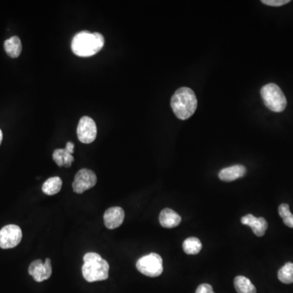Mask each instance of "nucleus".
Returning <instances> with one entry per match:
<instances>
[{"instance_id": "nucleus-18", "label": "nucleus", "mask_w": 293, "mask_h": 293, "mask_svg": "<svg viewBox=\"0 0 293 293\" xmlns=\"http://www.w3.org/2000/svg\"><path fill=\"white\" fill-rule=\"evenodd\" d=\"M182 249L187 254L196 255L202 249V244L196 237H189L184 241Z\"/></svg>"}, {"instance_id": "nucleus-4", "label": "nucleus", "mask_w": 293, "mask_h": 293, "mask_svg": "<svg viewBox=\"0 0 293 293\" xmlns=\"http://www.w3.org/2000/svg\"><path fill=\"white\" fill-rule=\"evenodd\" d=\"M263 101L270 110L275 113H281L287 106V99L279 86L269 83L261 90Z\"/></svg>"}, {"instance_id": "nucleus-13", "label": "nucleus", "mask_w": 293, "mask_h": 293, "mask_svg": "<svg viewBox=\"0 0 293 293\" xmlns=\"http://www.w3.org/2000/svg\"><path fill=\"white\" fill-rule=\"evenodd\" d=\"M246 174V168L241 165L230 166L223 169L219 172V176L222 181L232 182L238 178H242Z\"/></svg>"}, {"instance_id": "nucleus-14", "label": "nucleus", "mask_w": 293, "mask_h": 293, "mask_svg": "<svg viewBox=\"0 0 293 293\" xmlns=\"http://www.w3.org/2000/svg\"><path fill=\"white\" fill-rule=\"evenodd\" d=\"M52 158L58 166L70 167L74 162V157L72 154L67 152L65 148H58L53 152Z\"/></svg>"}, {"instance_id": "nucleus-2", "label": "nucleus", "mask_w": 293, "mask_h": 293, "mask_svg": "<svg viewBox=\"0 0 293 293\" xmlns=\"http://www.w3.org/2000/svg\"><path fill=\"white\" fill-rule=\"evenodd\" d=\"M171 108L178 119H189L197 109V98L194 91L189 87H181L174 92L171 98Z\"/></svg>"}, {"instance_id": "nucleus-16", "label": "nucleus", "mask_w": 293, "mask_h": 293, "mask_svg": "<svg viewBox=\"0 0 293 293\" xmlns=\"http://www.w3.org/2000/svg\"><path fill=\"white\" fill-rule=\"evenodd\" d=\"M234 286L238 293H257V289L250 279L242 275L234 278Z\"/></svg>"}, {"instance_id": "nucleus-6", "label": "nucleus", "mask_w": 293, "mask_h": 293, "mask_svg": "<svg viewBox=\"0 0 293 293\" xmlns=\"http://www.w3.org/2000/svg\"><path fill=\"white\" fill-rule=\"evenodd\" d=\"M22 238V231L16 225H7L0 230V248L12 249L20 244Z\"/></svg>"}, {"instance_id": "nucleus-15", "label": "nucleus", "mask_w": 293, "mask_h": 293, "mask_svg": "<svg viewBox=\"0 0 293 293\" xmlns=\"http://www.w3.org/2000/svg\"><path fill=\"white\" fill-rule=\"evenodd\" d=\"M4 49L9 57L17 58L22 51V45L20 39L17 36L11 37L4 42Z\"/></svg>"}, {"instance_id": "nucleus-19", "label": "nucleus", "mask_w": 293, "mask_h": 293, "mask_svg": "<svg viewBox=\"0 0 293 293\" xmlns=\"http://www.w3.org/2000/svg\"><path fill=\"white\" fill-rule=\"evenodd\" d=\"M279 281L285 284L293 283V263L287 262L278 272Z\"/></svg>"}, {"instance_id": "nucleus-21", "label": "nucleus", "mask_w": 293, "mask_h": 293, "mask_svg": "<svg viewBox=\"0 0 293 293\" xmlns=\"http://www.w3.org/2000/svg\"><path fill=\"white\" fill-rule=\"evenodd\" d=\"M262 4L272 7H280L290 3V0H262Z\"/></svg>"}, {"instance_id": "nucleus-1", "label": "nucleus", "mask_w": 293, "mask_h": 293, "mask_svg": "<svg viewBox=\"0 0 293 293\" xmlns=\"http://www.w3.org/2000/svg\"><path fill=\"white\" fill-rule=\"evenodd\" d=\"M104 46V38L100 33L81 31L73 37L71 48L75 55L90 57L97 54Z\"/></svg>"}, {"instance_id": "nucleus-11", "label": "nucleus", "mask_w": 293, "mask_h": 293, "mask_svg": "<svg viewBox=\"0 0 293 293\" xmlns=\"http://www.w3.org/2000/svg\"><path fill=\"white\" fill-rule=\"evenodd\" d=\"M241 223L250 227L253 232L259 237L263 236L268 228V223L264 218H257L253 215L243 217Z\"/></svg>"}, {"instance_id": "nucleus-12", "label": "nucleus", "mask_w": 293, "mask_h": 293, "mask_svg": "<svg viewBox=\"0 0 293 293\" xmlns=\"http://www.w3.org/2000/svg\"><path fill=\"white\" fill-rule=\"evenodd\" d=\"M181 221L182 218L171 208H164L159 216L161 226L165 228H174L178 227Z\"/></svg>"}, {"instance_id": "nucleus-24", "label": "nucleus", "mask_w": 293, "mask_h": 293, "mask_svg": "<svg viewBox=\"0 0 293 293\" xmlns=\"http://www.w3.org/2000/svg\"><path fill=\"white\" fill-rule=\"evenodd\" d=\"M2 140H3V132L2 130L0 129V144H1V143H2Z\"/></svg>"}, {"instance_id": "nucleus-20", "label": "nucleus", "mask_w": 293, "mask_h": 293, "mask_svg": "<svg viewBox=\"0 0 293 293\" xmlns=\"http://www.w3.org/2000/svg\"><path fill=\"white\" fill-rule=\"evenodd\" d=\"M279 215L283 219V223L287 227L293 228V215H291L288 204H282L279 205Z\"/></svg>"}, {"instance_id": "nucleus-5", "label": "nucleus", "mask_w": 293, "mask_h": 293, "mask_svg": "<svg viewBox=\"0 0 293 293\" xmlns=\"http://www.w3.org/2000/svg\"><path fill=\"white\" fill-rule=\"evenodd\" d=\"M136 268L148 277H158L163 272V260L157 253H152L140 257L136 262Z\"/></svg>"}, {"instance_id": "nucleus-3", "label": "nucleus", "mask_w": 293, "mask_h": 293, "mask_svg": "<svg viewBox=\"0 0 293 293\" xmlns=\"http://www.w3.org/2000/svg\"><path fill=\"white\" fill-rule=\"evenodd\" d=\"M83 278L89 283L103 281L109 278L110 264L96 253H87L83 257Z\"/></svg>"}, {"instance_id": "nucleus-9", "label": "nucleus", "mask_w": 293, "mask_h": 293, "mask_svg": "<svg viewBox=\"0 0 293 293\" xmlns=\"http://www.w3.org/2000/svg\"><path fill=\"white\" fill-rule=\"evenodd\" d=\"M29 274L34 278L35 281L39 283L47 280L52 275L51 260L47 258L45 262H43L42 260L38 259L33 261L29 267Z\"/></svg>"}, {"instance_id": "nucleus-8", "label": "nucleus", "mask_w": 293, "mask_h": 293, "mask_svg": "<svg viewBox=\"0 0 293 293\" xmlns=\"http://www.w3.org/2000/svg\"><path fill=\"white\" fill-rule=\"evenodd\" d=\"M77 136L83 144H91L97 136V126L91 117L84 116L79 121L77 127Z\"/></svg>"}, {"instance_id": "nucleus-7", "label": "nucleus", "mask_w": 293, "mask_h": 293, "mask_svg": "<svg viewBox=\"0 0 293 293\" xmlns=\"http://www.w3.org/2000/svg\"><path fill=\"white\" fill-rule=\"evenodd\" d=\"M97 183V176L92 170L82 169L76 174L73 182V192L77 194L84 193Z\"/></svg>"}, {"instance_id": "nucleus-10", "label": "nucleus", "mask_w": 293, "mask_h": 293, "mask_svg": "<svg viewBox=\"0 0 293 293\" xmlns=\"http://www.w3.org/2000/svg\"><path fill=\"white\" fill-rule=\"evenodd\" d=\"M125 219V212L121 207H111L103 215V223L110 230L119 227Z\"/></svg>"}, {"instance_id": "nucleus-22", "label": "nucleus", "mask_w": 293, "mask_h": 293, "mask_svg": "<svg viewBox=\"0 0 293 293\" xmlns=\"http://www.w3.org/2000/svg\"><path fill=\"white\" fill-rule=\"evenodd\" d=\"M196 293H215L214 289H212V286L208 283H202L200 284L197 289H196Z\"/></svg>"}, {"instance_id": "nucleus-17", "label": "nucleus", "mask_w": 293, "mask_h": 293, "mask_svg": "<svg viewBox=\"0 0 293 293\" xmlns=\"http://www.w3.org/2000/svg\"><path fill=\"white\" fill-rule=\"evenodd\" d=\"M62 185V179L60 177H52L45 181L42 190L47 196H54L61 192Z\"/></svg>"}, {"instance_id": "nucleus-23", "label": "nucleus", "mask_w": 293, "mask_h": 293, "mask_svg": "<svg viewBox=\"0 0 293 293\" xmlns=\"http://www.w3.org/2000/svg\"><path fill=\"white\" fill-rule=\"evenodd\" d=\"M65 149H66L67 152L73 154V152H74V144L72 143V142H68L66 144V147H65Z\"/></svg>"}]
</instances>
